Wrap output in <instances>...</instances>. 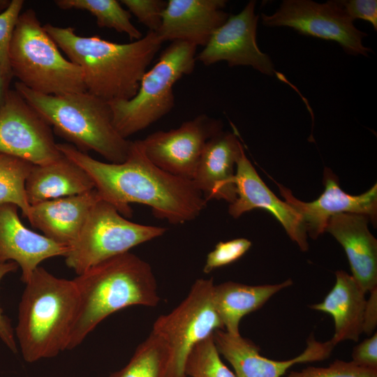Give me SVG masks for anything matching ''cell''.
<instances>
[{
    "label": "cell",
    "instance_id": "6da1fadb",
    "mask_svg": "<svg viewBox=\"0 0 377 377\" xmlns=\"http://www.w3.org/2000/svg\"><path fill=\"white\" fill-rule=\"evenodd\" d=\"M57 146L88 174L101 198L124 217L132 216L131 203H139L150 207L158 219L183 224L195 219L207 205L192 180L155 165L145 155L140 140L132 141L128 156L119 163L96 160L70 143Z\"/></svg>",
    "mask_w": 377,
    "mask_h": 377
},
{
    "label": "cell",
    "instance_id": "7a4b0ae2",
    "mask_svg": "<svg viewBox=\"0 0 377 377\" xmlns=\"http://www.w3.org/2000/svg\"><path fill=\"white\" fill-rule=\"evenodd\" d=\"M43 28L83 74L85 89L107 101L132 98L163 42L156 32L140 39L117 43L98 36L77 35L73 27L47 23Z\"/></svg>",
    "mask_w": 377,
    "mask_h": 377
},
{
    "label": "cell",
    "instance_id": "3957f363",
    "mask_svg": "<svg viewBox=\"0 0 377 377\" xmlns=\"http://www.w3.org/2000/svg\"><path fill=\"white\" fill-rule=\"evenodd\" d=\"M73 280L78 306L67 350L81 344L110 315L135 305L155 307L160 302L151 267L131 252L103 261Z\"/></svg>",
    "mask_w": 377,
    "mask_h": 377
},
{
    "label": "cell",
    "instance_id": "277c9868",
    "mask_svg": "<svg viewBox=\"0 0 377 377\" xmlns=\"http://www.w3.org/2000/svg\"><path fill=\"white\" fill-rule=\"evenodd\" d=\"M14 330L23 359L33 363L67 350L78 306L73 280L39 266L24 283Z\"/></svg>",
    "mask_w": 377,
    "mask_h": 377
},
{
    "label": "cell",
    "instance_id": "5b68a950",
    "mask_svg": "<svg viewBox=\"0 0 377 377\" xmlns=\"http://www.w3.org/2000/svg\"><path fill=\"white\" fill-rule=\"evenodd\" d=\"M15 88L58 135L78 150L94 151L110 163L126 160L132 141L123 138L115 128L108 102L87 91L48 95L19 82Z\"/></svg>",
    "mask_w": 377,
    "mask_h": 377
},
{
    "label": "cell",
    "instance_id": "8992f818",
    "mask_svg": "<svg viewBox=\"0 0 377 377\" xmlns=\"http://www.w3.org/2000/svg\"><path fill=\"white\" fill-rule=\"evenodd\" d=\"M9 61L13 77L33 91L48 95L86 91L81 68L61 54L33 9L18 17Z\"/></svg>",
    "mask_w": 377,
    "mask_h": 377
},
{
    "label": "cell",
    "instance_id": "52a82bcc",
    "mask_svg": "<svg viewBox=\"0 0 377 377\" xmlns=\"http://www.w3.org/2000/svg\"><path fill=\"white\" fill-rule=\"evenodd\" d=\"M197 47L185 41H172L145 73L132 98L108 103L114 126L123 138L128 139L171 111L175 105L173 86L194 71Z\"/></svg>",
    "mask_w": 377,
    "mask_h": 377
},
{
    "label": "cell",
    "instance_id": "ba28073f",
    "mask_svg": "<svg viewBox=\"0 0 377 377\" xmlns=\"http://www.w3.org/2000/svg\"><path fill=\"white\" fill-rule=\"evenodd\" d=\"M166 231L163 227L130 221L113 205L100 199L91 209L78 237L68 247L66 265L78 275Z\"/></svg>",
    "mask_w": 377,
    "mask_h": 377
},
{
    "label": "cell",
    "instance_id": "9c48e42d",
    "mask_svg": "<svg viewBox=\"0 0 377 377\" xmlns=\"http://www.w3.org/2000/svg\"><path fill=\"white\" fill-rule=\"evenodd\" d=\"M214 287L212 278L197 279L176 308L155 320L152 331L169 348L167 377H187L185 364L193 348L216 330H224L214 302Z\"/></svg>",
    "mask_w": 377,
    "mask_h": 377
},
{
    "label": "cell",
    "instance_id": "30bf717a",
    "mask_svg": "<svg viewBox=\"0 0 377 377\" xmlns=\"http://www.w3.org/2000/svg\"><path fill=\"white\" fill-rule=\"evenodd\" d=\"M261 20L267 27H288L303 35L335 41L349 54L368 57L371 51L362 43L367 34L355 27L339 1L285 0L272 15L262 13Z\"/></svg>",
    "mask_w": 377,
    "mask_h": 377
},
{
    "label": "cell",
    "instance_id": "8fae6325",
    "mask_svg": "<svg viewBox=\"0 0 377 377\" xmlns=\"http://www.w3.org/2000/svg\"><path fill=\"white\" fill-rule=\"evenodd\" d=\"M0 153L45 165L63 156L51 126L16 91L9 89L0 108Z\"/></svg>",
    "mask_w": 377,
    "mask_h": 377
},
{
    "label": "cell",
    "instance_id": "7c38bea8",
    "mask_svg": "<svg viewBox=\"0 0 377 377\" xmlns=\"http://www.w3.org/2000/svg\"><path fill=\"white\" fill-rule=\"evenodd\" d=\"M222 128L221 121L202 114L177 128L154 132L140 142L145 155L155 165L192 180L207 142Z\"/></svg>",
    "mask_w": 377,
    "mask_h": 377
},
{
    "label": "cell",
    "instance_id": "4fadbf2b",
    "mask_svg": "<svg viewBox=\"0 0 377 377\" xmlns=\"http://www.w3.org/2000/svg\"><path fill=\"white\" fill-rule=\"evenodd\" d=\"M256 1H250L241 12L229 15L212 35L196 59L205 66L225 61L230 67L249 66L272 76L275 68L269 56L257 44L259 15L255 13Z\"/></svg>",
    "mask_w": 377,
    "mask_h": 377
},
{
    "label": "cell",
    "instance_id": "5bb4252c",
    "mask_svg": "<svg viewBox=\"0 0 377 377\" xmlns=\"http://www.w3.org/2000/svg\"><path fill=\"white\" fill-rule=\"evenodd\" d=\"M281 195L301 216L306 233L312 239L325 232L329 219L337 214L350 213L367 216L373 225L377 222V184L359 195L344 192L337 176L327 167L323 171L325 190L318 198L304 202L296 198L287 187L276 182Z\"/></svg>",
    "mask_w": 377,
    "mask_h": 377
},
{
    "label": "cell",
    "instance_id": "9a60e30c",
    "mask_svg": "<svg viewBox=\"0 0 377 377\" xmlns=\"http://www.w3.org/2000/svg\"><path fill=\"white\" fill-rule=\"evenodd\" d=\"M213 339L219 354L231 364L236 377H282L294 364L329 357L336 346L331 339L319 342L311 336L302 353L288 360L277 361L262 356L258 346L241 334L233 335L224 330H217Z\"/></svg>",
    "mask_w": 377,
    "mask_h": 377
},
{
    "label": "cell",
    "instance_id": "2e32d148",
    "mask_svg": "<svg viewBox=\"0 0 377 377\" xmlns=\"http://www.w3.org/2000/svg\"><path fill=\"white\" fill-rule=\"evenodd\" d=\"M234 183L236 199L228 207L231 216L236 219L256 208L265 209L278 220L302 251H308L307 233L301 216L267 186L244 150L237 162Z\"/></svg>",
    "mask_w": 377,
    "mask_h": 377
},
{
    "label": "cell",
    "instance_id": "e0dca14e",
    "mask_svg": "<svg viewBox=\"0 0 377 377\" xmlns=\"http://www.w3.org/2000/svg\"><path fill=\"white\" fill-rule=\"evenodd\" d=\"M18 207L0 204V263H15L25 283L40 264L50 258L65 256L68 247L27 228L19 218Z\"/></svg>",
    "mask_w": 377,
    "mask_h": 377
},
{
    "label": "cell",
    "instance_id": "ac0fdd59",
    "mask_svg": "<svg viewBox=\"0 0 377 377\" xmlns=\"http://www.w3.org/2000/svg\"><path fill=\"white\" fill-rule=\"evenodd\" d=\"M226 0H169L156 33L160 40L204 47L228 18Z\"/></svg>",
    "mask_w": 377,
    "mask_h": 377
},
{
    "label": "cell",
    "instance_id": "d6986e66",
    "mask_svg": "<svg viewBox=\"0 0 377 377\" xmlns=\"http://www.w3.org/2000/svg\"><path fill=\"white\" fill-rule=\"evenodd\" d=\"M244 150L235 133L221 131L206 143L192 181L205 200L236 199L237 162Z\"/></svg>",
    "mask_w": 377,
    "mask_h": 377
},
{
    "label": "cell",
    "instance_id": "ffe728a7",
    "mask_svg": "<svg viewBox=\"0 0 377 377\" xmlns=\"http://www.w3.org/2000/svg\"><path fill=\"white\" fill-rule=\"evenodd\" d=\"M362 214L342 213L332 216L325 232L343 246L352 276L367 293L377 288V240Z\"/></svg>",
    "mask_w": 377,
    "mask_h": 377
},
{
    "label": "cell",
    "instance_id": "44dd1931",
    "mask_svg": "<svg viewBox=\"0 0 377 377\" xmlns=\"http://www.w3.org/2000/svg\"><path fill=\"white\" fill-rule=\"evenodd\" d=\"M101 198L94 188L86 193L31 205L30 223L52 241L69 247L78 237L89 213Z\"/></svg>",
    "mask_w": 377,
    "mask_h": 377
},
{
    "label": "cell",
    "instance_id": "7402d4cb",
    "mask_svg": "<svg viewBox=\"0 0 377 377\" xmlns=\"http://www.w3.org/2000/svg\"><path fill=\"white\" fill-rule=\"evenodd\" d=\"M336 281L323 302L311 308L330 315L334 320V344L350 340L357 341L362 333L366 293L352 275L343 270L335 272Z\"/></svg>",
    "mask_w": 377,
    "mask_h": 377
},
{
    "label": "cell",
    "instance_id": "603a6c76",
    "mask_svg": "<svg viewBox=\"0 0 377 377\" xmlns=\"http://www.w3.org/2000/svg\"><path fill=\"white\" fill-rule=\"evenodd\" d=\"M95 188L88 174L63 154L45 165H33L25 182L30 205L64 197L80 195Z\"/></svg>",
    "mask_w": 377,
    "mask_h": 377
},
{
    "label": "cell",
    "instance_id": "cb8c5ba5",
    "mask_svg": "<svg viewBox=\"0 0 377 377\" xmlns=\"http://www.w3.org/2000/svg\"><path fill=\"white\" fill-rule=\"evenodd\" d=\"M293 284L291 279L276 284L251 286L227 281L214 287V302L227 332L238 335L242 318L262 307L274 295Z\"/></svg>",
    "mask_w": 377,
    "mask_h": 377
},
{
    "label": "cell",
    "instance_id": "d4e9b609",
    "mask_svg": "<svg viewBox=\"0 0 377 377\" xmlns=\"http://www.w3.org/2000/svg\"><path fill=\"white\" fill-rule=\"evenodd\" d=\"M170 352L163 338L151 330L127 364L109 377H167Z\"/></svg>",
    "mask_w": 377,
    "mask_h": 377
},
{
    "label": "cell",
    "instance_id": "484cf974",
    "mask_svg": "<svg viewBox=\"0 0 377 377\" xmlns=\"http://www.w3.org/2000/svg\"><path fill=\"white\" fill-rule=\"evenodd\" d=\"M54 3L64 10H82L96 17L99 27L113 29L124 33L131 40H139L142 33L131 21V13L117 0H56Z\"/></svg>",
    "mask_w": 377,
    "mask_h": 377
},
{
    "label": "cell",
    "instance_id": "4316f807",
    "mask_svg": "<svg viewBox=\"0 0 377 377\" xmlns=\"http://www.w3.org/2000/svg\"><path fill=\"white\" fill-rule=\"evenodd\" d=\"M32 166L27 161L0 153V204L17 205L27 219L31 205L26 195L25 182Z\"/></svg>",
    "mask_w": 377,
    "mask_h": 377
},
{
    "label": "cell",
    "instance_id": "83f0119b",
    "mask_svg": "<svg viewBox=\"0 0 377 377\" xmlns=\"http://www.w3.org/2000/svg\"><path fill=\"white\" fill-rule=\"evenodd\" d=\"M213 335L198 343L185 364L187 377H236L222 361Z\"/></svg>",
    "mask_w": 377,
    "mask_h": 377
},
{
    "label": "cell",
    "instance_id": "f1b7e54d",
    "mask_svg": "<svg viewBox=\"0 0 377 377\" xmlns=\"http://www.w3.org/2000/svg\"><path fill=\"white\" fill-rule=\"evenodd\" d=\"M24 2L11 0L8 8L0 13V68L10 79L13 77L9 61L10 45Z\"/></svg>",
    "mask_w": 377,
    "mask_h": 377
},
{
    "label": "cell",
    "instance_id": "f546056e",
    "mask_svg": "<svg viewBox=\"0 0 377 377\" xmlns=\"http://www.w3.org/2000/svg\"><path fill=\"white\" fill-rule=\"evenodd\" d=\"M251 244V242L246 238L219 242L207 254L203 272L209 274L215 269L234 263L249 251Z\"/></svg>",
    "mask_w": 377,
    "mask_h": 377
},
{
    "label": "cell",
    "instance_id": "4dcf8cb0",
    "mask_svg": "<svg viewBox=\"0 0 377 377\" xmlns=\"http://www.w3.org/2000/svg\"><path fill=\"white\" fill-rule=\"evenodd\" d=\"M284 377H377V369L360 367L352 361L335 360L327 367H309Z\"/></svg>",
    "mask_w": 377,
    "mask_h": 377
},
{
    "label": "cell",
    "instance_id": "1f68e13d",
    "mask_svg": "<svg viewBox=\"0 0 377 377\" xmlns=\"http://www.w3.org/2000/svg\"><path fill=\"white\" fill-rule=\"evenodd\" d=\"M138 20L147 27L149 31L157 32L161 22L167 1L163 0H121Z\"/></svg>",
    "mask_w": 377,
    "mask_h": 377
},
{
    "label": "cell",
    "instance_id": "d6a6232c",
    "mask_svg": "<svg viewBox=\"0 0 377 377\" xmlns=\"http://www.w3.org/2000/svg\"><path fill=\"white\" fill-rule=\"evenodd\" d=\"M339 2L350 19H361L369 22L375 31L377 30V1L350 0Z\"/></svg>",
    "mask_w": 377,
    "mask_h": 377
},
{
    "label": "cell",
    "instance_id": "836d02e7",
    "mask_svg": "<svg viewBox=\"0 0 377 377\" xmlns=\"http://www.w3.org/2000/svg\"><path fill=\"white\" fill-rule=\"evenodd\" d=\"M18 265L14 262L0 263V282L7 274L15 272ZM0 339L4 344L14 353L17 352V344L14 330L10 319L3 313L0 306Z\"/></svg>",
    "mask_w": 377,
    "mask_h": 377
},
{
    "label": "cell",
    "instance_id": "e575fe53",
    "mask_svg": "<svg viewBox=\"0 0 377 377\" xmlns=\"http://www.w3.org/2000/svg\"><path fill=\"white\" fill-rule=\"evenodd\" d=\"M351 361L362 367L377 369L376 332L353 348Z\"/></svg>",
    "mask_w": 377,
    "mask_h": 377
},
{
    "label": "cell",
    "instance_id": "d590c367",
    "mask_svg": "<svg viewBox=\"0 0 377 377\" xmlns=\"http://www.w3.org/2000/svg\"><path fill=\"white\" fill-rule=\"evenodd\" d=\"M369 293L363 315L362 332L371 335L377 325V288Z\"/></svg>",
    "mask_w": 377,
    "mask_h": 377
},
{
    "label": "cell",
    "instance_id": "8d00e7d4",
    "mask_svg": "<svg viewBox=\"0 0 377 377\" xmlns=\"http://www.w3.org/2000/svg\"><path fill=\"white\" fill-rule=\"evenodd\" d=\"M10 80L11 79L8 78L0 68V108L5 101Z\"/></svg>",
    "mask_w": 377,
    "mask_h": 377
},
{
    "label": "cell",
    "instance_id": "74e56055",
    "mask_svg": "<svg viewBox=\"0 0 377 377\" xmlns=\"http://www.w3.org/2000/svg\"><path fill=\"white\" fill-rule=\"evenodd\" d=\"M10 2L8 0H0V13L8 8Z\"/></svg>",
    "mask_w": 377,
    "mask_h": 377
}]
</instances>
